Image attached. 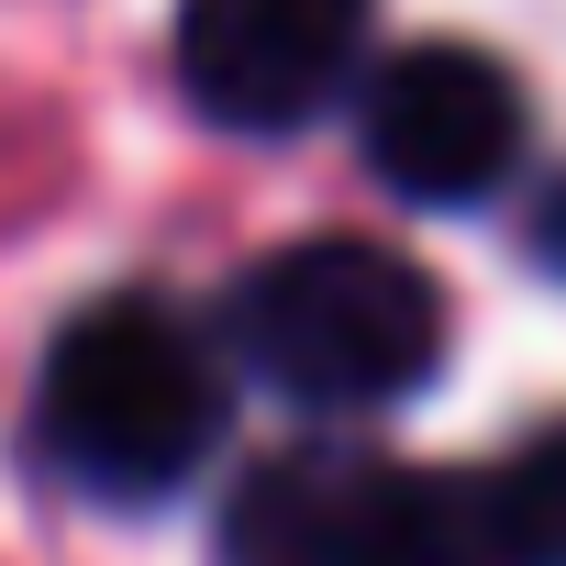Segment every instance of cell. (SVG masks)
<instances>
[{
  "label": "cell",
  "instance_id": "1",
  "mask_svg": "<svg viewBox=\"0 0 566 566\" xmlns=\"http://www.w3.org/2000/svg\"><path fill=\"white\" fill-rule=\"evenodd\" d=\"M222 422H233V356L156 290H112L45 345V378H34L45 467L112 511L178 500L211 467Z\"/></svg>",
  "mask_w": 566,
  "mask_h": 566
},
{
  "label": "cell",
  "instance_id": "2",
  "mask_svg": "<svg viewBox=\"0 0 566 566\" xmlns=\"http://www.w3.org/2000/svg\"><path fill=\"white\" fill-rule=\"evenodd\" d=\"M222 356L312 422L400 411L444 367V290L367 233H301L233 277Z\"/></svg>",
  "mask_w": 566,
  "mask_h": 566
},
{
  "label": "cell",
  "instance_id": "3",
  "mask_svg": "<svg viewBox=\"0 0 566 566\" xmlns=\"http://www.w3.org/2000/svg\"><path fill=\"white\" fill-rule=\"evenodd\" d=\"M356 145H367L378 189H400L411 211H478L500 178H522L533 112L489 45L433 34V45H400L356 78Z\"/></svg>",
  "mask_w": 566,
  "mask_h": 566
},
{
  "label": "cell",
  "instance_id": "4",
  "mask_svg": "<svg viewBox=\"0 0 566 566\" xmlns=\"http://www.w3.org/2000/svg\"><path fill=\"white\" fill-rule=\"evenodd\" d=\"M378 0H178V90L222 134H301L367 78Z\"/></svg>",
  "mask_w": 566,
  "mask_h": 566
},
{
  "label": "cell",
  "instance_id": "5",
  "mask_svg": "<svg viewBox=\"0 0 566 566\" xmlns=\"http://www.w3.org/2000/svg\"><path fill=\"white\" fill-rule=\"evenodd\" d=\"M378 500H389V455L334 444V433L277 444L222 500V566H367Z\"/></svg>",
  "mask_w": 566,
  "mask_h": 566
},
{
  "label": "cell",
  "instance_id": "6",
  "mask_svg": "<svg viewBox=\"0 0 566 566\" xmlns=\"http://www.w3.org/2000/svg\"><path fill=\"white\" fill-rule=\"evenodd\" d=\"M367 566H522L500 522V478L478 467H389Z\"/></svg>",
  "mask_w": 566,
  "mask_h": 566
},
{
  "label": "cell",
  "instance_id": "7",
  "mask_svg": "<svg viewBox=\"0 0 566 566\" xmlns=\"http://www.w3.org/2000/svg\"><path fill=\"white\" fill-rule=\"evenodd\" d=\"M489 478H500L511 555H522V566H566V411L533 422V433L511 444V467H489Z\"/></svg>",
  "mask_w": 566,
  "mask_h": 566
},
{
  "label": "cell",
  "instance_id": "8",
  "mask_svg": "<svg viewBox=\"0 0 566 566\" xmlns=\"http://www.w3.org/2000/svg\"><path fill=\"white\" fill-rule=\"evenodd\" d=\"M533 255H544V277H566V178L533 200Z\"/></svg>",
  "mask_w": 566,
  "mask_h": 566
}]
</instances>
